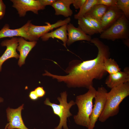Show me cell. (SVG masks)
<instances>
[{"mask_svg":"<svg viewBox=\"0 0 129 129\" xmlns=\"http://www.w3.org/2000/svg\"><path fill=\"white\" fill-rule=\"evenodd\" d=\"M67 96L66 91L61 93L60 97L57 98L59 102V104L51 102L48 98H46L44 102L45 104L51 107L54 113L59 118V125L54 129H62V127L64 129H69L67 125V118L72 115L70 110L71 107L75 104L73 100L68 103Z\"/></svg>","mask_w":129,"mask_h":129,"instance_id":"277c9868","label":"cell"},{"mask_svg":"<svg viewBox=\"0 0 129 129\" xmlns=\"http://www.w3.org/2000/svg\"><path fill=\"white\" fill-rule=\"evenodd\" d=\"M6 6L2 0H0V20L2 19L5 14Z\"/></svg>","mask_w":129,"mask_h":129,"instance_id":"4316f807","label":"cell"},{"mask_svg":"<svg viewBox=\"0 0 129 129\" xmlns=\"http://www.w3.org/2000/svg\"><path fill=\"white\" fill-rule=\"evenodd\" d=\"M97 0H86L79 12L74 15L75 19H78L84 16L94 5L97 4Z\"/></svg>","mask_w":129,"mask_h":129,"instance_id":"44dd1931","label":"cell"},{"mask_svg":"<svg viewBox=\"0 0 129 129\" xmlns=\"http://www.w3.org/2000/svg\"><path fill=\"white\" fill-rule=\"evenodd\" d=\"M116 6L123 13L127 19H129V0H117Z\"/></svg>","mask_w":129,"mask_h":129,"instance_id":"7402d4cb","label":"cell"},{"mask_svg":"<svg viewBox=\"0 0 129 129\" xmlns=\"http://www.w3.org/2000/svg\"><path fill=\"white\" fill-rule=\"evenodd\" d=\"M31 21V20H28L21 27L14 29H10L9 25L7 24H5L0 30V39L4 38L19 36L30 41H37L38 40L29 35L27 31L28 27Z\"/></svg>","mask_w":129,"mask_h":129,"instance_id":"9c48e42d","label":"cell"},{"mask_svg":"<svg viewBox=\"0 0 129 129\" xmlns=\"http://www.w3.org/2000/svg\"><path fill=\"white\" fill-rule=\"evenodd\" d=\"M111 89L107 93L104 107L98 119L101 122H104L109 118L118 113L120 104L129 95V82Z\"/></svg>","mask_w":129,"mask_h":129,"instance_id":"7a4b0ae2","label":"cell"},{"mask_svg":"<svg viewBox=\"0 0 129 129\" xmlns=\"http://www.w3.org/2000/svg\"><path fill=\"white\" fill-rule=\"evenodd\" d=\"M67 25H62L54 31L45 34L41 37V38L44 41H48L50 38L58 39L63 42V45L66 48L68 39Z\"/></svg>","mask_w":129,"mask_h":129,"instance_id":"e0dca14e","label":"cell"},{"mask_svg":"<svg viewBox=\"0 0 129 129\" xmlns=\"http://www.w3.org/2000/svg\"><path fill=\"white\" fill-rule=\"evenodd\" d=\"M8 125V123H7L6 124V125L5 126V128L4 129H7V126Z\"/></svg>","mask_w":129,"mask_h":129,"instance_id":"1f68e13d","label":"cell"},{"mask_svg":"<svg viewBox=\"0 0 129 129\" xmlns=\"http://www.w3.org/2000/svg\"><path fill=\"white\" fill-rule=\"evenodd\" d=\"M78 20V27L86 34L91 36L99 33L97 29L84 16Z\"/></svg>","mask_w":129,"mask_h":129,"instance_id":"ac0fdd59","label":"cell"},{"mask_svg":"<svg viewBox=\"0 0 129 129\" xmlns=\"http://www.w3.org/2000/svg\"><path fill=\"white\" fill-rule=\"evenodd\" d=\"M67 27L68 36L66 43L67 46L80 40L91 41L92 39L91 36L85 34L79 27H76L70 23L67 24Z\"/></svg>","mask_w":129,"mask_h":129,"instance_id":"4fadbf2b","label":"cell"},{"mask_svg":"<svg viewBox=\"0 0 129 129\" xmlns=\"http://www.w3.org/2000/svg\"><path fill=\"white\" fill-rule=\"evenodd\" d=\"M105 70L109 74H113L121 71L117 62L113 59L107 58L106 59L104 63Z\"/></svg>","mask_w":129,"mask_h":129,"instance_id":"ffe728a7","label":"cell"},{"mask_svg":"<svg viewBox=\"0 0 129 129\" xmlns=\"http://www.w3.org/2000/svg\"><path fill=\"white\" fill-rule=\"evenodd\" d=\"M18 45L16 49L20 53L18 64L21 67L25 63L29 53L36 45V41H27L22 37L18 38Z\"/></svg>","mask_w":129,"mask_h":129,"instance_id":"9a60e30c","label":"cell"},{"mask_svg":"<svg viewBox=\"0 0 129 129\" xmlns=\"http://www.w3.org/2000/svg\"><path fill=\"white\" fill-rule=\"evenodd\" d=\"M29 96L30 99L33 101H36L38 98L34 90L31 91L29 95Z\"/></svg>","mask_w":129,"mask_h":129,"instance_id":"f1b7e54d","label":"cell"},{"mask_svg":"<svg viewBox=\"0 0 129 129\" xmlns=\"http://www.w3.org/2000/svg\"><path fill=\"white\" fill-rule=\"evenodd\" d=\"M108 91L104 87L98 88L94 97V103L90 117L88 129H94L95 124L102 112L105 104Z\"/></svg>","mask_w":129,"mask_h":129,"instance_id":"8992f818","label":"cell"},{"mask_svg":"<svg viewBox=\"0 0 129 129\" xmlns=\"http://www.w3.org/2000/svg\"><path fill=\"white\" fill-rule=\"evenodd\" d=\"M124 14L114 24L104 30L100 38L114 41L129 38V22Z\"/></svg>","mask_w":129,"mask_h":129,"instance_id":"5b68a950","label":"cell"},{"mask_svg":"<svg viewBox=\"0 0 129 129\" xmlns=\"http://www.w3.org/2000/svg\"><path fill=\"white\" fill-rule=\"evenodd\" d=\"M117 0H97V4L109 7L116 6Z\"/></svg>","mask_w":129,"mask_h":129,"instance_id":"cb8c5ba5","label":"cell"},{"mask_svg":"<svg viewBox=\"0 0 129 129\" xmlns=\"http://www.w3.org/2000/svg\"><path fill=\"white\" fill-rule=\"evenodd\" d=\"M11 1L13 3L12 6L16 9L20 17L24 16L27 12L29 11L38 14L39 11L45 8L39 0H11Z\"/></svg>","mask_w":129,"mask_h":129,"instance_id":"52a82bcc","label":"cell"},{"mask_svg":"<svg viewBox=\"0 0 129 129\" xmlns=\"http://www.w3.org/2000/svg\"><path fill=\"white\" fill-rule=\"evenodd\" d=\"M129 82V68H125L123 71L109 74L105 83L109 88L111 89L122 84Z\"/></svg>","mask_w":129,"mask_h":129,"instance_id":"5bb4252c","label":"cell"},{"mask_svg":"<svg viewBox=\"0 0 129 129\" xmlns=\"http://www.w3.org/2000/svg\"><path fill=\"white\" fill-rule=\"evenodd\" d=\"M88 89L86 93L76 97L75 103L78 111L77 114L74 117L75 122L77 124L87 128L92 110L93 100L97 91L93 86H91Z\"/></svg>","mask_w":129,"mask_h":129,"instance_id":"3957f363","label":"cell"},{"mask_svg":"<svg viewBox=\"0 0 129 129\" xmlns=\"http://www.w3.org/2000/svg\"><path fill=\"white\" fill-rule=\"evenodd\" d=\"M2 46H6V49L3 54L0 57V72L2 70V66L4 63L8 59L15 58H19V55L16 51L18 45V38L12 37L10 39H6L1 43Z\"/></svg>","mask_w":129,"mask_h":129,"instance_id":"8fae6325","label":"cell"},{"mask_svg":"<svg viewBox=\"0 0 129 129\" xmlns=\"http://www.w3.org/2000/svg\"><path fill=\"white\" fill-rule=\"evenodd\" d=\"M108 7L103 5L96 4L86 14L90 16L101 23V18Z\"/></svg>","mask_w":129,"mask_h":129,"instance_id":"d6986e66","label":"cell"},{"mask_svg":"<svg viewBox=\"0 0 129 129\" xmlns=\"http://www.w3.org/2000/svg\"><path fill=\"white\" fill-rule=\"evenodd\" d=\"M124 44L126 46L129 47V38L123 40Z\"/></svg>","mask_w":129,"mask_h":129,"instance_id":"f546056e","label":"cell"},{"mask_svg":"<svg viewBox=\"0 0 129 129\" xmlns=\"http://www.w3.org/2000/svg\"><path fill=\"white\" fill-rule=\"evenodd\" d=\"M86 0H73L72 4L76 9H80Z\"/></svg>","mask_w":129,"mask_h":129,"instance_id":"484cf974","label":"cell"},{"mask_svg":"<svg viewBox=\"0 0 129 129\" xmlns=\"http://www.w3.org/2000/svg\"><path fill=\"white\" fill-rule=\"evenodd\" d=\"M84 16L87 19L92 25L97 29L99 33L101 34L104 31L101 23L99 22L86 14Z\"/></svg>","mask_w":129,"mask_h":129,"instance_id":"603a6c76","label":"cell"},{"mask_svg":"<svg viewBox=\"0 0 129 129\" xmlns=\"http://www.w3.org/2000/svg\"><path fill=\"white\" fill-rule=\"evenodd\" d=\"M3 99L1 97H0V103L3 102Z\"/></svg>","mask_w":129,"mask_h":129,"instance_id":"4dcf8cb0","label":"cell"},{"mask_svg":"<svg viewBox=\"0 0 129 129\" xmlns=\"http://www.w3.org/2000/svg\"><path fill=\"white\" fill-rule=\"evenodd\" d=\"M34 91L38 98L43 97L46 94L45 91L42 87H38L35 89Z\"/></svg>","mask_w":129,"mask_h":129,"instance_id":"d4e9b609","label":"cell"},{"mask_svg":"<svg viewBox=\"0 0 129 129\" xmlns=\"http://www.w3.org/2000/svg\"><path fill=\"white\" fill-rule=\"evenodd\" d=\"M124 14L116 6L108 7L101 20V23L103 31L114 24Z\"/></svg>","mask_w":129,"mask_h":129,"instance_id":"7c38bea8","label":"cell"},{"mask_svg":"<svg viewBox=\"0 0 129 129\" xmlns=\"http://www.w3.org/2000/svg\"><path fill=\"white\" fill-rule=\"evenodd\" d=\"M71 20L70 18L69 17L63 20H58L55 23L52 24L46 22L45 23L46 25L42 26L35 25L31 22L28 27L27 31L29 35L38 40L39 38L52 29L68 24Z\"/></svg>","mask_w":129,"mask_h":129,"instance_id":"ba28073f","label":"cell"},{"mask_svg":"<svg viewBox=\"0 0 129 129\" xmlns=\"http://www.w3.org/2000/svg\"><path fill=\"white\" fill-rule=\"evenodd\" d=\"M24 104L16 109L8 108L6 109L7 117L9 123L8 129H29L25 125L22 118V111Z\"/></svg>","mask_w":129,"mask_h":129,"instance_id":"30bf717a","label":"cell"},{"mask_svg":"<svg viewBox=\"0 0 129 129\" xmlns=\"http://www.w3.org/2000/svg\"><path fill=\"white\" fill-rule=\"evenodd\" d=\"M90 42L98 49L96 58L82 62L73 60L65 71L66 75H58L49 73L48 76L59 82H64L69 87H84L88 89L93 86L94 80L102 79L107 73L104 69V63L106 59L110 58L109 48L97 38L92 39Z\"/></svg>","mask_w":129,"mask_h":129,"instance_id":"6da1fadb","label":"cell"},{"mask_svg":"<svg viewBox=\"0 0 129 129\" xmlns=\"http://www.w3.org/2000/svg\"><path fill=\"white\" fill-rule=\"evenodd\" d=\"M56 0H39L41 4L43 6L45 7L47 5H51L56 1Z\"/></svg>","mask_w":129,"mask_h":129,"instance_id":"83f0119b","label":"cell"},{"mask_svg":"<svg viewBox=\"0 0 129 129\" xmlns=\"http://www.w3.org/2000/svg\"><path fill=\"white\" fill-rule=\"evenodd\" d=\"M73 0H56L51 5L56 15H62L66 17L71 16L73 11L70 8Z\"/></svg>","mask_w":129,"mask_h":129,"instance_id":"2e32d148","label":"cell"}]
</instances>
